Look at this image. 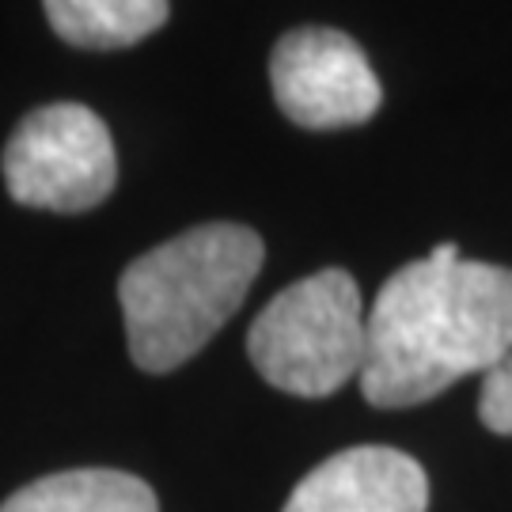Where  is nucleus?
<instances>
[{"instance_id":"nucleus-1","label":"nucleus","mask_w":512,"mask_h":512,"mask_svg":"<svg viewBox=\"0 0 512 512\" xmlns=\"http://www.w3.org/2000/svg\"><path fill=\"white\" fill-rule=\"evenodd\" d=\"M361 391L380 410H403L490 372L512 353V270L437 243L387 277L365 315Z\"/></svg>"},{"instance_id":"nucleus-2","label":"nucleus","mask_w":512,"mask_h":512,"mask_svg":"<svg viewBox=\"0 0 512 512\" xmlns=\"http://www.w3.org/2000/svg\"><path fill=\"white\" fill-rule=\"evenodd\" d=\"M266 247L247 224H198L133 258L118 281L133 365L171 372L198 357L262 270Z\"/></svg>"},{"instance_id":"nucleus-3","label":"nucleus","mask_w":512,"mask_h":512,"mask_svg":"<svg viewBox=\"0 0 512 512\" xmlns=\"http://www.w3.org/2000/svg\"><path fill=\"white\" fill-rule=\"evenodd\" d=\"M368 349L361 289L346 270H319L258 311L247 357L277 391L323 399L361 376Z\"/></svg>"},{"instance_id":"nucleus-4","label":"nucleus","mask_w":512,"mask_h":512,"mask_svg":"<svg viewBox=\"0 0 512 512\" xmlns=\"http://www.w3.org/2000/svg\"><path fill=\"white\" fill-rule=\"evenodd\" d=\"M118 183L107 122L84 103L31 110L4 145V186L27 209L88 213Z\"/></svg>"},{"instance_id":"nucleus-5","label":"nucleus","mask_w":512,"mask_h":512,"mask_svg":"<svg viewBox=\"0 0 512 512\" xmlns=\"http://www.w3.org/2000/svg\"><path fill=\"white\" fill-rule=\"evenodd\" d=\"M270 88L281 114L304 129L361 126L384 103L365 50L334 27H296L277 38Z\"/></svg>"},{"instance_id":"nucleus-6","label":"nucleus","mask_w":512,"mask_h":512,"mask_svg":"<svg viewBox=\"0 0 512 512\" xmlns=\"http://www.w3.org/2000/svg\"><path fill=\"white\" fill-rule=\"evenodd\" d=\"M429 478L399 448H346L300 478L281 512H425Z\"/></svg>"},{"instance_id":"nucleus-7","label":"nucleus","mask_w":512,"mask_h":512,"mask_svg":"<svg viewBox=\"0 0 512 512\" xmlns=\"http://www.w3.org/2000/svg\"><path fill=\"white\" fill-rule=\"evenodd\" d=\"M0 512H160L152 486L126 471L84 467L35 478L8 497Z\"/></svg>"},{"instance_id":"nucleus-8","label":"nucleus","mask_w":512,"mask_h":512,"mask_svg":"<svg viewBox=\"0 0 512 512\" xmlns=\"http://www.w3.org/2000/svg\"><path fill=\"white\" fill-rule=\"evenodd\" d=\"M54 35L80 50H126L160 31L171 0H42Z\"/></svg>"},{"instance_id":"nucleus-9","label":"nucleus","mask_w":512,"mask_h":512,"mask_svg":"<svg viewBox=\"0 0 512 512\" xmlns=\"http://www.w3.org/2000/svg\"><path fill=\"white\" fill-rule=\"evenodd\" d=\"M478 418L490 433L512 437V353L486 372L482 395H478Z\"/></svg>"}]
</instances>
